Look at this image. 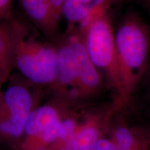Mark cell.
I'll list each match as a JSON object with an SVG mask.
<instances>
[{
  "mask_svg": "<svg viewBox=\"0 0 150 150\" xmlns=\"http://www.w3.org/2000/svg\"><path fill=\"white\" fill-rule=\"evenodd\" d=\"M11 22L14 69L32 85L50 90L57 72L55 44L27 20L13 16Z\"/></svg>",
  "mask_w": 150,
  "mask_h": 150,
  "instance_id": "1",
  "label": "cell"
},
{
  "mask_svg": "<svg viewBox=\"0 0 150 150\" xmlns=\"http://www.w3.org/2000/svg\"><path fill=\"white\" fill-rule=\"evenodd\" d=\"M122 95L127 97L143 80L150 59V29L134 11L127 12L115 33Z\"/></svg>",
  "mask_w": 150,
  "mask_h": 150,
  "instance_id": "2",
  "label": "cell"
},
{
  "mask_svg": "<svg viewBox=\"0 0 150 150\" xmlns=\"http://www.w3.org/2000/svg\"><path fill=\"white\" fill-rule=\"evenodd\" d=\"M7 82L0 100V141L14 150L45 89L32 85L19 74H11Z\"/></svg>",
  "mask_w": 150,
  "mask_h": 150,
  "instance_id": "3",
  "label": "cell"
},
{
  "mask_svg": "<svg viewBox=\"0 0 150 150\" xmlns=\"http://www.w3.org/2000/svg\"><path fill=\"white\" fill-rule=\"evenodd\" d=\"M90 59L111 87L122 95V88L117 52L115 32L110 13H104L93 19L82 35Z\"/></svg>",
  "mask_w": 150,
  "mask_h": 150,
  "instance_id": "4",
  "label": "cell"
},
{
  "mask_svg": "<svg viewBox=\"0 0 150 150\" xmlns=\"http://www.w3.org/2000/svg\"><path fill=\"white\" fill-rule=\"evenodd\" d=\"M70 104L63 97L53 95L47 102L39 104L30 115L22 139L14 150H52Z\"/></svg>",
  "mask_w": 150,
  "mask_h": 150,
  "instance_id": "5",
  "label": "cell"
},
{
  "mask_svg": "<svg viewBox=\"0 0 150 150\" xmlns=\"http://www.w3.org/2000/svg\"><path fill=\"white\" fill-rule=\"evenodd\" d=\"M54 42L57 56V72L55 82L49 91L74 101L77 97V67L74 51L65 34L60 35Z\"/></svg>",
  "mask_w": 150,
  "mask_h": 150,
  "instance_id": "6",
  "label": "cell"
},
{
  "mask_svg": "<svg viewBox=\"0 0 150 150\" xmlns=\"http://www.w3.org/2000/svg\"><path fill=\"white\" fill-rule=\"evenodd\" d=\"M64 34L74 50L77 67V97L93 95L100 89L104 79L90 59L83 36L76 30H67Z\"/></svg>",
  "mask_w": 150,
  "mask_h": 150,
  "instance_id": "7",
  "label": "cell"
},
{
  "mask_svg": "<svg viewBox=\"0 0 150 150\" xmlns=\"http://www.w3.org/2000/svg\"><path fill=\"white\" fill-rule=\"evenodd\" d=\"M118 0H64L63 18L68 23L67 29H74L83 34L93 19L110 13Z\"/></svg>",
  "mask_w": 150,
  "mask_h": 150,
  "instance_id": "8",
  "label": "cell"
},
{
  "mask_svg": "<svg viewBox=\"0 0 150 150\" xmlns=\"http://www.w3.org/2000/svg\"><path fill=\"white\" fill-rule=\"evenodd\" d=\"M19 3L28 21L47 40L55 42L60 36L61 19L56 16L48 0H19Z\"/></svg>",
  "mask_w": 150,
  "mask_h": 150,
  "instance_id": "9",
  "label": "cell"
},
{
  "mask_svg": "<svg viewBox=\"0 0 150 150\" xmlns=\"http://www.w3.org/2000/svg\"><path fill=\"white\" fill-rule=\"evenodd\" d=\"M11 20H0V84L2 86L14 70Z\"/></svg>",
  "mask_w": 150,
  "mask_h": 150,
  "instance_id": "10",
  "label": "cell"
},
{
  "mask_svg": "<svg viewBox=\"0 0 150 150\" xmlns=\"http://www.w3.org/2000/svg\"><path fill=\"white\" fill-rule=\"evenodd\" d=\"M99 131L93 123H86L77 127L72 138L61 150H94Z\"/></svg>",
  "mask_w": 150,
  "mask_h": 150,
  "instance_id": "11",
  "label": "cell"
},
{
  "mask_svg": "<svg viewBox=\"0 0 150 150\" xmlns=\"http://www.w3.org/2000/svg\"><path fill=\"white\" fill-rule=\"evenodd\" d=\"M115 138L119 147L130 149L134 144V138L128 129L121 127L117 129L115 132Z\"/></svg>",
  "mask_w": 150,
  "mask_h": 150,
  "instance_id": "12",
  "label": "cell"
},
{
  "mask_svg": "<svg viewBox=\"0 0 150 150\" xmlns=\"http://www.w3.org/2000/svg\"><path fill=\"white\" fill-rule=\"evenodd\" d=\"M14 0H0V20H11L13 18V4Z\"/></svg>",
  "mask_w": 150,
  "mask_h": 150,
  "instance_id": "13",
  "label": "cell"
},
{
  "mask_svg": "<svg viewBox=\"0 0 150 150\" xmlns=\"http://www.w3.org/2000/svg\"><path fill=\"white\" fill-rule=\"evenodd\" d=\"M56 16L61 20L63 18V7L64 0H48Z\"/></svg>",
  "mask_w": 150,
  "mask_h": 150,
  "instance_id": "14",
  "label": "cell"
},
{
  "mask_svg": "<svg viewBox=\"0 0 150 150\" xmlns=\"http://www.w3.org/2000/svg\"><path fill=\"white\" fill-rule=\"evenodd\" d=\"M115 145L106 139L97 140L94 150H115Z\"/></svg>",
  "mask_w": 150,
  "mask_h": 150,
  "instance_id": "15",
  "label": "cell"
},
{
  "mask_svg": "<svg viewBox=\"0 0 150 150\" xmlns=\"http://www.w3.org/2000/svg\"><path fill=\"white\" fill-rule=\"evenodd\" d=\"M143 79H145L146 81H147L148 88H149L150 91V59L149 61V64H148L147 71H146V73L145 74V76H144Z\"/></svg>",
  "mask_w": 150,
  "mask_h": 150,
  "instance_id": "16",
  "label": "cell"
},
{
  "mask_svg": "<svg viewBox=\"0 0 150 150\" xmlns=\"http://www.w3.org/2000/svg\"><path fill=\"white\" fill-rule=\"evenodd\" d=\"M140 5L150 13V0H136Z\"/></svg>",
  "mask_w": 150,
  "mask_h": 150,
  "instance_id": "17",
  "label": "cell"
},
{
  "mask_svg": "<svg viewBox=\"0 0 150 150\" xmlns=\"http://www.w3.org/2000/svg\"><path fill=\"white\" fill-rule=\"evenodd\" d=\"M115 150H130V149H125V148H122V147H119V146H115Z\"/></svg>",
  "mask_w": 150,
  "mask_h": 150,
  "instance_id": "18",
  "label": "cell"
},
{
  "mask_svg": "<svg viewBox=\"0 0 150 150\" xmlns=\"http://www.w3.org/2000/svg\"><path fill=\"white\" fill-rule=\"evenodd\" d=\"M2 85H1L0 84V100H1V95H2Z\"/></svg>",
  "mask_w": 150,
  "mask_h": 150,
  "instance_id": "19",
  "label": "cell"
}]
</instances>
